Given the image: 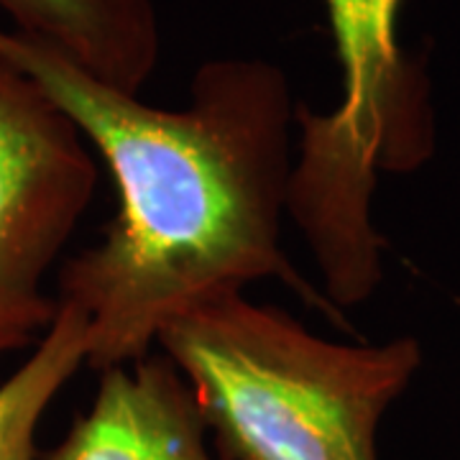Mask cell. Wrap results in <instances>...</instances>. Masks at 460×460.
<instances>
[{"instance_id": "obj_2", "label": "cell", "mask_w": 460, "mask_h": 460, "mask_svg": "<svg viewBox=\"0 0 460 460\" xmlns=\"http://www.w3.org/2000/svg\"><path fill=\"white\" fill-rule=\"evenodd\" d=\"M156 345L192 386L220 460H378L381 420L425 358L411 335L320 338L243 289L192 302Z\"/></svg>"}, {"instance_id": "obj_4", "label": "cell", "mask_w": 460, "mask_h": 460, "mask_svg": "<svg viewBox=\"0 0 460 460\" xmlns=\"http://www.w3.org/2000/svg\"><path fill=\"white\" fill-rule=\"evenodd\" d=\"M98 187L80 128L0 59V358L33 348L59 313L47 277Z\"/></svg>"}, {"instance_id": "obj_5", "label": "cell", "mask_w": 460, "mask_h": 460, "mask_svg": "<svg viewBox=\"0 0 460 460\" xmlns=\"http://www.w3.org/2000/svg\"><path fill=\"white\" fill-rule=\"evenodd\" d=\"M98 376L93 404L36 460H220L198 396L164 353Z\"/></svg>"}, {"instance_id": "obj_6", "label": "cell", "mask_w": 460, "mask_h": 460, "mask_svg": "<svg viewBox=\"0 0 460 460\" xmlns=\"http://www.w3.org/2000/svg\"><path fill=\"white\" fill-rule=\"evenodd\" d=\"M11 29L115 90L138 95L162 54L154 0H0Z\"/></svg>"}, {"instance_id": "obj_7", "label": "cell", "mask_w": 460, "mask_h": 460, "mask_svg": "<svg viewBox=\"0 0 460 460\" xmlns=\"http://www.w3.org/2000/svg\"><path fill=\"white\" fill-rule=\"evenodd\" d=\"M90 320L69 302H59L47 335L31 356L0 384V460H36V432L44 411L87 361Z\"/></svg>"}, {"instance_id": "obj_3", "label": "cell", "mask_w": 460, "mask_h": 460, "mask_svg": "<svg viewBox=\"0 0 460 460\" xmlns=\"http://www.w3.org/2000/svg\"><path fill=\"white\" fill-rule=\"evenodd\" d=\"M343 75L330 113L296 105L299 123L289 205L314 259L356 263L376 253L371 199L381 172H411L429 159L435 126L425 62L399 47L404 0H323Z\"/></svg>"}, {"instance_id": "obj_1", "label": "cell", "mask_w": 460, "mask_h": 460, "mask_svg": "<svg viewBox=\"0 0 460 460\" xmlns=\"http://www.w3.org/2000/svg\"><path fill=\"white\" fill-rule=\"evenodd\" d=\"M0 59L39 84L108 164L118 215L59 274V302L90 320L93 371L151 353L166 320L202 296L279 279L348 328L281 246L296 102L279 66L226 57L199 66L184 108L115 90L59 51L0 26Z\"/></svg>"}]
</instances>
